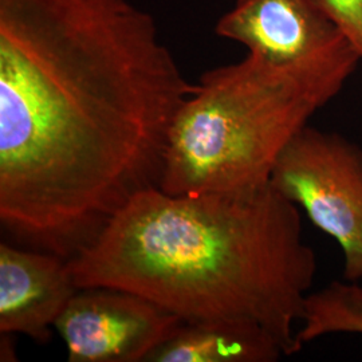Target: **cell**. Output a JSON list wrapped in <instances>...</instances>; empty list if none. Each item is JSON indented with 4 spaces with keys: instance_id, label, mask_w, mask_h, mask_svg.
Returning <instances> with one entry per match:
<instances>
[{
    "instance_id": "3",
    "label": "cell",
    "mask_w": 362,
    "mask_h": 362,
    "mask_svg": "<svg viewBox=\"0 0 362 362\" xmlns=\"http://www.w3.org/2000/svg\"><path fill=\"white\" fill-rule=\"evenodd\" d=\"M360 62L281 65L248 52L209 70L175 118L160 189L246 192L270 184L287 144L339 94Z\"/></svg>"
},
{
    "instance_id": "1",
    "label": "cell",
    "mask_w": 362,
    "mask_h": 362,
    "mask_svg": "<svg viewBox=\"0 0 362 362\" xmlns=\"http://www.w3.org/2000/svg\"><path fill=\"white\" fill-rule=\"evenodd\" d=\"M196 85L132 0H0V223L71 259L145 191Z\"/></svg>"
},
{
    "instance_id": "8",
    "label": "cell",
    "mask_w": 362,
    "mask_h": 362,
    "mask_svg": "<svg viewBox=\"0 0 362 362\" xmlns=\"http://www.w3.org/2000/svg\"><path fill=\"white\" fill-rule=\"evenodd\" d=\"M285 356L281 344L258 326L181 321L146 362H274Z\"/></svg>"
},
{
    "instance_id": "5",
    "label": "cell",
    "mask_w": 362,
    "mask_h": 362,
    "mask_svg": "<svg viewBox=\"0 0 362 362\" xmlns=\"http://www.w3.org/2000/svg\"><path fill=\"white\" fill-rule=\"evenodd\" d=\"M181 320L116 287L78 288L54 329L71 362H146Z\"/></svg>"
},
{
    "instance_id": "6",
    "label": "cell",
    "mask_w": 362,
    "mask_h": 362,
    "mask_svg": "<svg viewBox=\"0 0 362 362\" xmlns=\"http://www.w3.org/2000/svg\"><path fill=\"white\" fill-rule=\"evenodd\" d=\"M215 33L281 65L360 58L322 0H236Z\"/></svg>"
},
{
    "instance_id": "10",
    "label": "cell",
    "mask_w": 362,
    "mask_h": 362,
    "mask_svg": "<svg viewBox=\"0 0 362 362\" xmlns=\"http://www.w3.org/2000/svg\"><path fill=\"white\" fill-rule=\"evenodd\" d=\"M362 61V0H322Z\"/></svg>"
},
{
    "instance_id": "9",
    "label": "cell",
    "mask_w": 362,
    "mask_h": 362,
    "mask_svg": "<svg viewBox=\"0 0 362 362\" xmlns=\"http://www.w3.org/2000/svg\"><path fill=\"white\" fill-rule=\"evenodd\" d=\"M299 324L297 339L300 348L326 336H362L361 282L345 279L310 293Z\"/></svg>"
},
{
    "instance_id": "7",
    "label": "cell",
    "mask_w": 362,
    "mask_h": 362,
    "mask_svg": "<svg viewBox=\"0 0 362 362\" xmlns=\"http://www.w3.org/2000/svg\"><path fill=\"white\" fill-rule=\"evenodd\" d=\"M78 291L69 260L47 251L0 245V334L45 344Z\"/></svg>"
},
{
    "instance_id": "2",
    "label": "cell",
    "mask_w": 362,
    "mask_h": 362,
    "mask_svg": "<svg viewBox=\"0 0 362 362\" xmlns=\"http://www.w3.org/2000/svg\"><path fill=\"white\" fill-rule=\"evenodd\" d=\"M78 288L136 293L185 322L254 325L286 356L318 262L297 206L270 184L246 192L137 194L69 259Z\"/></svg>"
},
{
    "instance_id": "4",
    "label": "cell",
    "mask_w": 362,
    "mask_h": 362,
    "mask_svg": "<svg viewBox=\"0 0 362 362\" xmlns=\"http://www.w3.org/2000/svg\"><path fill=\"white\" fill-rule=\"evenodd\" d=\"M270 185L336 240L344 255V278L361 282V146L308 125L278 157Z\"/></svg>"
}]
</instances>
